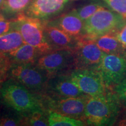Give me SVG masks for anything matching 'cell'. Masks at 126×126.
<instances>
[{"label": "cell", "instance_id": "obj_23", "mask_svg": "<svg viewBox=\"0 0 126 126\" xmlns=\"http://www.w3.org/2000/svg\"><path fill=\"white\" fill-rule=\"evenodd\" d=\"M116 99L126 108V76L114 86Z\"/></svg>", "mask_w": 126, "mask_h": 126}, {"label": "cell", "instance_id": "obj_15", "mask_svg": "<svg viewBox=\"0 0 126 126\" xmlns=\"http://www.w3.org/2000/svg\"><path fill=\"white\" fill-rule=\"evenodd\" d=\"M42 53L36 47L25 43L15 51L8 53V55L15 65H19L33 63Z\"/></svg>", "mask_w": 126, "mask_h": 126}, {"label": "cell", "instance_id": "obj_16", "mask_svg": "<svg viewBox=\"0 0 126 126\" xmlns=\"http://www.w3.org/2000/svg\"><path fill=\"white\" fill-rule=\"evenodd\" d=\"M117 31L99 36L94 41L99 48L105 53L113 54L123 53L124 50L117 38L116 34Z\"/></svg>", "mask_w": 126, "mask_h": 126}, {"label": "cell", "instance_id": "obj_7", "mask_svg": "<svg viewBox=\"0 0 126 126\" xmlns=\"http://www.w3.org/2000/svg\"><path fill=\"white\" fill-rule=\"evenodd\" d=\"M42 70L37 65L31 63L15 65L11 70V75L14 79L18 81L28 89L40 90L46 82L45 75Z\"/></svg>", "mask_w": 126, "mask_h": 126}, {"label": "cell", "instance_id": "obj_25", "mask_svg": "<svg viewBox=\"0 0 126 126\" xmlns=\"http://www.w3.org/2000/svg\"><path fill=\"white\" fill-rule=\"evenodd\" d=\"M116 36L124 50H126V23L116 32Z\"/></svg>", "mask_w": 126, "mask_h": 126}, {"label": "cell", "instance_id": "obj_20", "mask_svg": "<svg viewBox=\"0 0 126 126\" xmlns=\"http://www.w3.org/2000/svg\"><path fill=\"white\" fill-rule=\"evenodd\" d=\"M102 7H104L101 3L96 2L90 3V4L75 9V11L79 18L85 22Z\"/></svg>", "mask_w": 126, "mask_h": 126}, {"label": "cell", "instance_id": "obj_4", "mask_svg": "<svg viewBox=\"0 0 126 126\" xmlns=\"http://www.w3.org/2000/svg\"><path fill=\"white\" fill-rule=\"evenodd\" d=\"M12 29L18 30L26 43L36 47L45 54L51 49L47 42L45 28L39 19L22 15L12 22Z\"/></svg>", "mask_w": 126, "mask_h": 126}, {"label": "cell", "instance_id": "obj_12", "mask_svg": "<svg viewBox=\"0 0 126 126\" xmlns=\"http://www.w3.org/2000/svg\"><path fill=\"white\" fill-rule=\"evenodd\" d=\"M50 26L59 28L70 35L76 37L83 34L84 21L79 18L74 9L52 22Z\"/></svg>", "mask_w": 126, "mask_h": 126}, {"label": "cell", "instance_id": "obj_30", "mask_svg": "<svg viewBox=\"0 0 126 126\" xmlns=\"http://www.w3.org/2000/svg\"><path fill=\"white\" fill-rule=\"evenodd\" d=\"M0 83H1V82H0ZM1 88H2V87L1 86V83H0V93H1Z\"/></svg>", "mask_w": 126, "mask_h": 126}, {"label": "cell", "instance_id": "obj_6", "mask_svg": "<svg viewBox=\"0 0 126 126\" xmlns=\"http://www.w3.org/2000/svg\"><path fill=\"white\" fill-rule=\"evenodd\" d=\"M70 76L84 94L91 96L106 94V85L96 70L79 68L72 72Z\"/></svg>", "mask_w": 126, "mask_h": 126}, {"label": "cell", "instance_id": "obj_19", "mask_svg": "<svg viewBox=\"0 0 126 126\" xmlns=\"http://www.w3.org/2000/svg\"><path fill=\"white\" fill-rule=\"evenodd\" d=\"M32 0H4L2 7L7 14L13 15L26 10Z\"/></svg>", "mask_w": 126, "mask_h": 126}, {"label": "cell", "instance_id": "obj_27", "mask_svg": "<svg viewBox=\"0 0 126 126\" xmlns=\"http://www.w3.org/2000/svg\"><path fill=\"white\" fill-rule=\"evenodd\" d=\"M18 124V121L13 119H4L0 121V126H15Z\"/></svg>", "mask_w": 126, "mask_h": 126}, {"label": "cell", "instance_id": "obj_29", "mask_svg": "<svg viewBox=\"0 0 126 126\" xmlns=\"http://www.w3.org/2000/svg\"><path fill=\"white\" fill-rule=\"evenodd\" d=\"M4 0H0V7H2L4 4Z\"/></svg>", "mask_w": 126, "mask_h": 126}, {"label": "cell", "instance_id": "obj_13", "mask_svg": "<svg viewBox=\"0 0 126 126\" xmlns=\"http://www.w3.org/2000/svg\"><path fill=\"white\" fill-rule=\"evenodd\" d=\"M45 33L47 42L51 46L59 48H67L73 45L74 37L59 28L48 26L45 28Z\"/></svg>", "mask_w": 126, "mask_h": 126}, {"label": "cell", "instance_id": "obj_17", "mask_svg": "<svg viewBox=\"0 0 126 126\" xmlns=\"http://www.w3.org/2000/svg\"><path fill=\"white\" fill-rule=\"evenodd\" d=\"M25 43L18 30L13 29L0 36V52L8 53L15 51Z\"/></svg>", "mask_w": 126, "mask_h": 126}, {"label": "cell", "instance_id": "obj_26", "mask_svg": "<svg viewBox=\"0 0 126 126\" xmlns=\"http://www.w3.org/2000/svg\"><path fill=\"white\" fill-rule=\"evenodd\" d=\"M12 29V22L6 20L0 16V36L8 32Z\"/></svg>", "mask_w": 126, "mask_h": 126}, {"label": "cell", "instance_id": "obj_5", "mask_svg": "<svg viewBox=\"0 0 126 126\" xmlns=\"http://www.w3.org/2000/svg\"><path fill=\"white\" fill-rule=\"evenodd\" d=\"M95 70L100 74L106 87H114L126 76V54L105 53Z\"/></svg>", "mask_w": 126, "mask_h": 126}, {"label": "cell", "instance_id": "obj_24", "mask_svg": "<svg viewBox=\"0 0 126 126\" xmlns=\"http://www.w3.org/2000/svg\"><path fill=\"white\" fill-rule=\"evenodd\" d=\"M11 66V62L9 57L5 53L0 52V82L5 79Z\"/></svg>", "mask_w": 126, "mask_h": 126}, {"label": "cell", "instance_id": "obj_8", "mask_svg": "<svg viewBox=\"0 0 126 126\" xmlns=\"http://www.w3.org/2000/svg\"><path fill=\"white\" fill-rule=\"evenodd\" d=\"M88 95L83 94L77 97L63 98L50 104L53 111L76 119L85 116V110Z\"/></svg>", "mask_w": 126, "mask_h": 126}, {"label": "cell", "instance_id": "obj_1", "mask_svg": "<svg viewBox=\"0 0 126 126\" xmlns=\"http://www.w3.org/2000/svg\"><path fill=\"white\" fill-rule=\"evenodd\" d=\"M117 99L107 94L88 96L85 116L87 123L92 126H105L113 122L118 113Z\"/></svg>", "mask_w": 126, "mask_h": 126}, {"label": "cell", "instance_id": "obj_28", "mask_svg": "<svg viewBox=\"0 0 126 126\" xmlns=\"http://www.w3.org/2000/svg\"><path fill=\"white\" fill-rule=\"evenodd\" d=\"M117 126H126V119H124L121 120L120 122L118 123Z\"/></svg>", "mask_w": 126, "mask_h": 126}, {"label": "cell", "instance_id": "obj_10", "mask_svg": "<svg viewBox=\"0 0 126 126\" xmlns=\"http://www.w3.org/2000/svg\"><path fill=\"white\" fill-rule=\"evenodd\" d=\"M72 54L67 50H60L46 53L39 58L36 65L47 73H54L68 65L72 58Z\"/></svg>", "mask_w": 126, "mask_h": 126}, {"label": "cell", "instance_id": "obj_14", "mask_svg": "<svg viewBox=\"0 0 126 126\" xmlns=\"http://www.w3.org/2000/svg\"><path fill=\"white\" fill-rule=\"evenodd\" d=\"M52 89L56 94L63 98L77 97L85 94L73 81L70 75L69 77H59L57 79L53 82Z\"/></svg>", "mask_w": 126, "mask_h": 126}, {"label": "cell", "instance_id": "obj_11", "mask_svg": "<svg viewBox=\"0 0 126 126\" xmlns=\"http://www.w3.org/2000/svg\"><path fill=\"white\" fill-rule=\"evenodd\" d=\"M77 64L85 68H96L104 54L94 40L85 39L77 44Z\"/></svg>", "mask_w": 126, "mask_h": 126}, {"label": "cell", "instance_id": "obj_22", "mask_svg": "<svg viewBox=\"0 0 126 126\" xmlns=\"http://www.w3.org/2000/svg\"><path fill=\"white\" fill-rule=\"evenodd\" d=\"M110 8L126 19V0H104Z\"/></svg>", "mask_w": 126, "mask_h": 126}, {"label": "cell", "instance_id": "obj_21", "mask_svg": "<svg viewBox=\"0 0 126 126\" xmlns=\"http://www.w3.org/2000/svg\"><path fill=\"white\" fill-rule=\"evenodd\" d=\"M28 120L29 125L34 126H47L48 125V116L46 117L45 114L39 109L32 111Z\"/></svg>", "mask_w": 126, "mask_h": 126}, {"label": "cell", "instance_id": "obj_18", "mask_svg": "<svg viewBox=\"0 0 126 126\" xmlns=\"http://www.w3.org/2000/svg\"><path fill=\"white\" fill-rule=\"evenodd\" d=\"M48 125L50 126H82L84 123L76 119L64 116L54 111H50L48 115Z\"/></svg>", "mask_w": 126, "mask_h": 126}, {"label": "cell", "instance_id": "obj_9", "mask_svg": "<svg viewBox=\"0 0 126 126\" xmlns=\"http://www.w3.org/2000/svg\"><path fill=\"white\" fill-rule=\"evenodd\" d=\"M68 0H32L26 10V15L32 18H49L59 14Z\"/></svg>", "mask_w": 126, "mask_h": 126}, {"label": "cell", "instance_id": "obj_2", "mask_svg": "<svg viewBox=\"0 0 126 126\" xmlns=\"http://www.w3.org/2000/svg\"><path fill=\"white\" fill-rule=\"evenodd\" d=\"M124 21L119 14L102 7L84 22L82 35L86 39L94 40L103 34L118 31L124 25Z\"/></svg>", "mask_w": 126, "mask_h": 126}, {"label": "cell", "instance_id": "obj_3", "mask_svg": "<svg viewBox=\"0 0 126 126\" xmlns=\"http://www.w3.org/2000/svg\"><path fill=\"white\" fill-rule=\"evenodd\" d=\"M1 93L5 102L19 112H32L41 109L38 99L29 89L14 79L3 85Z\"/></svg>", "mask_w": 126, "mask_h": 126}]
</instances>
